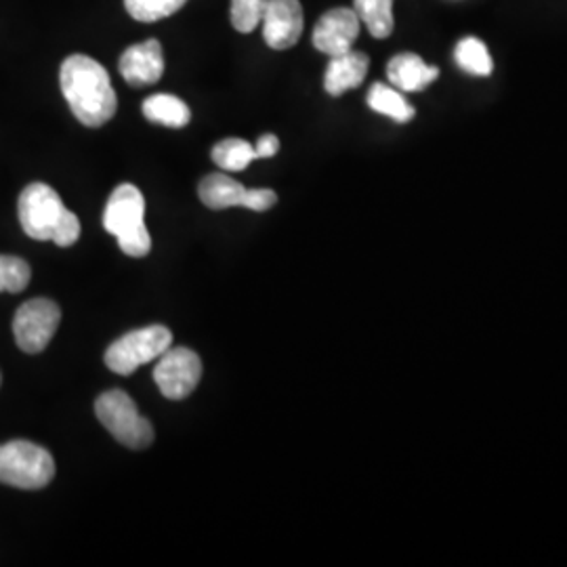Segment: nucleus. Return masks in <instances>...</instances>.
Here are the masks:
<instances>
[{"instance_id":"16","label":"nucleus","mask_w":567,"mask_h":567,"mask_svg":"<svg viewBox=\"0 0 567 567\" xmlns=\"http://www.w3.org/2000/svg\"><path fill=\"white\" fill-rule=\"evenodd\" d=\"M368 105L374 112L389 116L395 122H410L416 114L414 107L405 102L404 95L398 89H391V86L381 84V82L372 84V89L368 93Z\"/></svg>"},{"instance_id":"6","label":"nucleus","mask_w":567,"mask_h":567,"mask_svg":"<svg viewBox=\"0 0 567 567\" xmlns=\"http://www.w3.org/2000/svg\"><path fill=\"white\" fill-rule=\"evenodd\" d=\"M173 344V332L166 326H147L121 337L105 351V365L116 374H133L140 365L158 360Z\"/></svg>"},{"instance_id":"7","label":"nucleus","mask_w":567,"mask_h":567,"mask_svg":"<svg viewBox=\"0 0 567 567\" xmlns=\"http://www.w3.org/2000/svg\"><path fill=\"white\" fill-rule=\"evenodd\" d=\"M60 322V307L49 299H32L21 305L13 320L18 347L30 355L41 353L47 349V344L51 343Z\"/></svg>"},{"instance_id":"15","label":"nucleus","mask_w":567,"mask_h":567,"mask_svg":"<svg viewBox=\"0 0 567 567\" xmlns=\"http://www.w3.org/2000/svg\"><path fill=\"white\" fill-rule=\"evenodd\" d=\"M143 116L154 124H163L168 128H183L192 121V112L187 103L175 95H152L142 105Z\"/></svg>"},{"instance_id":"9","label":"nucleus","mask_w":567,"mask_h":567,"mask_svg":"<svg viewBox=\"0 0 567 567\" xmlns=\"http://www.w3.org/2000/svg\"><path fill=\"white\" fill-rule=\"evenodd\" d=\"M360 34V18L353 9H332L324 13L313 28V47L328 58L351 51Z\"/></svg>"},{"instance_id":"14","label":"nucleus","mask_w":567,"mask_h":567,"mask_svg":"<svg viewBox=\"0 0 567 567\" xmlns=\"http://www.w3.org/2000/svg\"><path fill=\"white\" fill-rule=\"evenodd\" d=\"M250 192L252 189H246L243 183L227 177L224 173H215V175L204 177L200 187H198L200 200L208 208H213V210H224V208H229V206H244V208H248Z\"/></svg>"},{"instance_id":"10","label":"nucleus","mask_w":567,"mask_h":567,"mask_svg":"<svg viewBox=\"0 0 567 567\" xmlns=\"http://www.w3.org/2000/svg\"><path fill=\"white\" fill-rule=\"evenodd\" d=\"M303 7L299 0H267L264 16L265 42L286 51L295 47L303 34Z\"/></svg>"},{"instance_id":"13","label":"nucleus","mask_w":567,"mask_h":567,"mask_svg":"<svg viewBox=\"0 0 567 567\" xmlns=\"http://www.w3.org/2000/svg\"><path fill=\"white\" fill-rule=\"evenodd\" d=\"M437 76H440V68L426 65L416 53L395 55L386 65L389 82L405 93L425 91L431 82L437 81Z\"/></svg>"},{"instance_id":"21","label":"nucleus","mask_w":567,"mask_h":567,"mask_svg":"<svg viewBox=\"0 0 567 567\" xmlns=\"http://www.w3.org/2000/svg\"><path fill=\"white\" fill-rule=\"evenodd\" d=\"M32 278L30 265L20 257L0 255V292H21Z\"/></svg>"},{"instance_id":"18","label":"nucleus","mask_w":567,"mask_h":567,"mask_svg":"<svg viewBox=\"0 0 567 567\" xmlns=\"http://www.w3.org/2000/svg\"><path fill=\"white\" fill-rule=\"evenodd\" d=\"M213 161L219 168L236 173V171L248 168V164L257 161V152H255V145L238 137H231L213 147Z\"/></svg>"},{"instance_id":"20","label":"nucleus","mask_w":567,"mask_h":567,"mask_svg":"<svg viewBox=\"0 0 567 567\" xmlns=\"http://www.w3.org/2000/svg\"><path fill=\"white\" fill-rule=\"evenodd\" d=\"M187 0H124V7L133 20L152 23L177 13Z\"/></svg>"},{"instance_id":"1","label":"nucleus","mask_w":567,"mask_h":567,"mask_svg":"<svg viewBox=\"0 0 567 567\" xmlns=\"http://www.w3.org/2000/svg\"><path fill=\"white\" fill-rule=\"evenodd\" d=\"M60 81L65 102L84 126L97 128L114 118L118 100L100 61L89 55H70L61 65Z\"/></svg>"},{"instance_id":"12","label":"nucleus","mask_w":567,"mask_h":567,"mask_svg":"<svg viewBox=\"0 0 567 567\" xmlns=\"http://www.w3.org/2000/svg\"><path fill=\"white\" fill-rule=\"evenodd\" d=\"M370 60L360 51H347L343 55L330 58L326 68L324 89L328 95L341 97L347 91L358 89L364 82Z\"/></svg>"},{"instance_id":"22","label":"nucleus","mask_w":567,"mask_h":567,"mask_svg":"<svg viewBox=\"0 0 567 567\" xmlns=\"http://www.w3.org/2000/svg\"><path fill=\"white\" fill-rule=\"evenodd\" d=\"M267 0H231V23L238 32L248 34L264 21Z\"/></svg>"},{"instance_id":"23","label":"nucleus","mask_w":567,"mask_h":567,"mask_svg":"<svg viewBox=\"0 0 567 567\" xmlns=\"http://www.w3.org/2000/svg\"><path fill=\"white\" fill-rule=\"evenodd\" d=\"M280 150V140L276 135H261L259 142L255 145V152H257V158H271L276 156Z\"/></svg>"},{"instance_id":"5","label":"nucleus","mask_w":567,"mask_h":567,"mask_svg":"<svg viewBox=\"0 0 567 567\" xmlns=\"http://www.w3.org/2000/svg\"><path fill=\"white\" fill-rule=\"evenodd\" d=\"M102 425L121 442L122 446L143 450L154 442V429L143 419L137 404L121 389L105 391L95 404Z\"/></svg>"},{"instance_id":"4","label":"nucleus","mask_w":567,"mask_h":567,"mask_svg":"<svg viewBox=\"0 0 567 567\" xmlns=\"http://www.w3.org/2000/svg\"><path fill=\"white\" fill-rule=\"evenodd\" d=\"M55 477V461L49 450L16 440L0 446V484L20 489H41Z\"/></svg>"},{"instance_id":"8","label":"nucleus","mask_w":567,"mask_h":567,"mask_svg":"<svg viewBox=\"0 0 567 567\" xmlns=\"http://www.w3.org/2000/svg\"><path fill=\"white\" fill-rule=\"evenodd\" d=\"M154 370V381L168 400H185L200 383L203 362L187 347H168Z\"/></svg>"},{"instance_id":"3","label":"nucleus","mask_w":567,"mask_h":567,"mask_svg":"<svg viewBox=\"0 0 567 567\" xmlns=\"http://www.w3.org/2000/svg\"><path fill=\"white\" fill-rule=\"evenodd\" d=\"M103 227L118 238L122 252L128 257H145L152 250V238L145 227V198L133 183L118 185L103 213Z\"/></svg>"},{"instance_id":"19","label":"nucleus","mask_w":567,"mask_h":567,"mask_svg":"<svg viewBox=\"0 0 567 567\" xmlns=\"http://www.w3.org/2000/svg\"><path fill=\"white\" fill-rule=\"evenodd\" d=\"M454 58H456V63L463 70L475 74V76H489L492 70H494V61H492L489 53H487L486 44L477 41V39H473V37L463 39V41L456 44Z\"/></svg>"},{"instance_id":"2","label":"nucleus","mask_w":567,"mask_h":567,"mask_svg":"<svg viewBox=\"0 0 567 567\" xmlns=\"http://www.w3.org/2000/svg\"><path fill=\"white\" fill-rule=\"evenodd\" d=\"M20 224L32 240H53L68 248L81 238V221L61 203L58 192L47 183H32L21 192Z\"/></svg>"},{"instance_id":"11","label":"nucleus","mask_w":567,"mask_h":567,"mask_svg":"<svg viewBox=\"0 0 567 567\" xmlns=\"http://www.w3.org/2000/svg\"><path fill=\"white\" fill-rule=\"evenodd\" d=\"M122 79L133 86H150L163 79L164 53L163 44L158 41H145L128 47L122 53Z\"/></svg>"},{"instance_id":"17","label":"nucleus","mask_w":567,"mask_h":567,"mask_svg":"<svg viewBox=\"0 0 567 567\" xmlns=\"http://www.w3.org/2000/svg\"><path fill=\"white\" fill-rule=\"evenodd\" d=\"M353 11L374 39H386L393 32V0H353Z\"/></svg>"},{"instance_id":"24","label":"nucleus","mask_w":567,"mask_h":567,"mask_svg":"<svg viewBox=\"0 0 567 567\" xmlns=\"http://www.w3.org/2000/svg\"><path fill=\"white\" fill-rule=\"evenodd\" d=\"M0 381H2V377H0Z\"/></svg>"}]
</instances>
